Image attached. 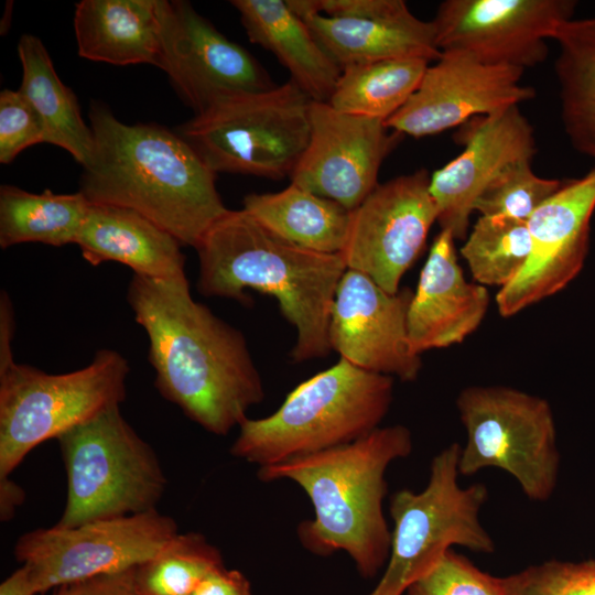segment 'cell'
<instances>
[{
    "label": "cell",
    "mask_w": 595,
    "mask_h": 595,
    "mask_svg": "<svg viewBox=\"0 0 595 595\" xmlns=\"http://www.w3.org/2000/svg\"><path fill=\"white\" fill-rule=\"evenodd\" d=\"M421 169L378 184L350 215L342 257L389 293L423 251L437 209Z\"/></svg>",
    "instance_id": "obj_12"
},
{
    "label": "cell",
    "mask_w": 595,
    "mask_h": 595,
    "mask_svg": "<svg viewBox=\"0 0 595 595\" xmlns=\"http://www.w3.org/2000/svg\"><path fill=\"white\" fill-rule=\"evenodd\" d=\"M392 399V377L340 358L298 385L272 414L247 418L230 453L259 468L345 445L378 429Z\"/></svg>",
    "instance_id": "obj_5"
},
{
    "label": "cell",
    "mask_w": 595,
    "mask_h": 595,
    "mask_svg": "<svg viewBox=\"0 0 595 595\" xmlns=\"http://www.w3.org/2000/svg\"><path fill=\"white\" fill-rule=\"evenodd\" d=\"M501 595H595V560H551L498 577Z\"/></svg>",
    "instance_id": "obj_33"
},
{
    "label": "cell",
    "mask_w": 595,
    "mask_h": 595,
    "mask_svg": "<svg viewBox=\"0 0 595 595\" xmlns=\"http://www.w3.org/2000/svg\"><path fill=\"white\" fill-rule=\"evenodd\" d=\"M595 210V167L562 187L529 218V259L496 295L498 312L510 317L563 290L582 270Z\"/></svg>",
    "instance_id": "obj_17"
},
{
    "label": "cell",
    "mask_w": 595,
    "mask_h": 595,
    "mask_svg": "<svg viewBox=\"0 0 595 595\" xmlns=\"http://www.w3.org/2000/svg\"><path fill=\"white\" fill-rule=\"evenodd\" d=\"M197 291L207 298L251 303L246 290L273 296L295 328V363L332 350L328 323L337 285L347 270L340 253L316 252L277 236L242 208L228 209L195 247Z\"/></svg>",
    "instance_id": "obj_3"
},
{
    "label": "cell",
    "mask_w": 595,
    "mask_h": 595,
    "mask_svg": "<svg viewBox=\"0 0 595 595\" xmlns=\"http://www.w3.org/2000/svg\"><path fill=\"white\" fill-rule=\"evenodd\" d=\"M134 569L65 584L53 595H136Z\"/></svg>",
    "instance_id": "obj_36"
},
{
    "label": "cell",
    "mask_w": 595,
    "mask_h": 595,
    "mask_svg": "<svg viewBox=\"0 0 595 595\" xmlns=\"http://www.w3.org/2000/svg\"><path fill=\"white\" fill-rule=\"evenodd\" d=\"M575 7L573 0H445L432 22L441 52L524 71L547 58V40Z\"/></svg>",
    "instance_id": "obj_13"
},
{
    "label": "cell",
    "mask_w": 595,
    "mask_h": 595,
    "mask_svg": "<svg viewBox=\"0 0 595 595\" xmlns=\"http://www.w3.org/2000/svg\"><path fill=\"white\" fill-rule=\"evenodd\" d=\"M95 139L79 192L90 202L143 215L182 246L195 248L228 208L214 173L175 132L155 125H126L104 104L89 109Z\"/></svg>",
    "instance_id": "obj_2"
},
{
    "label": "cell",
    "mask_w": 595,
    "mask_h": 595,
    "mask_svg": "<svg viewBox=\"0 0 595 595\" xmlns=\"http://www.w3.org/2000/svg\"><path fill=\"white\" fill-rule=\"evenodd\" d=\"M158 67L167 74L195 115L225 98L277 86L247 50L226 37L183 0L162 1Z\"/></svg>",
    "instance_id": "obj_14"
},
{
    "label": "cell",
    "mask_w": 595,
    "mask_h": 595,
    "mask_svg": "<svg viewBox=\"0 0 595 595\" xmlns=\"http://www.w3.org/2000/svg\"><path fill=\"white\" fill-rule=\"evenodd\" d=\"M456 407L466 433L458 461L462 476L497 468L512 476L530 500L552 497L560 453L544 398L507 386H470L458 393Z\"/></svg>",
    "instance_id": "obj_10"
},
{
    "label": "cell",
    "mask_w": 595,
    "mask_h": 595,
    "mask_svg": "<svg viewBox=\"0 0 595 595\" xmlns=\"http://www.w3.org/2000/svg\"><path fill=\"white\" fill-rule=\"evenodd\" d=\"M163 0H82L74 29L78 54L112 65L158 66Z\"/></svg>",
    "instance_id": "obj_23"
},
{
    "label": "cell",
    "mask_w": 595,
    "mask_h": 595,
    "mask_svg": "<svg viewBox=\"0 0 595 595\" xmlns=\"http://www.w3.org/2000/svg\"><path fill=\"white\" fill-rule=\"evenodd\" d=\"M429 65L415 58L346 65L328 104L340 112L387 121L416 90Z\"/></svg>",
    "instance_id": "obj_29"
},
{
    "label": "cell",
    "mask_w": 595,
    "mask_h": 595,
    "mask_svg": "<svg viewBox=\"0 0 595 595\" xmlns=\"http://www.w3.org/2000/svg\"><path fill=\"white\" fill-rule=\"evenodd\" d=\"M412 451L407 426H379L351 443L259 467L257 476L264 483L291 480L310 498L314 517L296 528L305 550L318 556L344 551L359 575L371 578L386 566L391 545L386 473Z\"/></svg>",
    "instance_id": "obj_4"
},
{
    "label": "cell",
    "mask_w": 595,
    "mask_h": 595,
    "mask_svg": "<svg viewBox=\"0 0 595 595\" xmlns=\"http://www.w3.org/2000/svg\"><path fill=\"white\" fill-rule=\"evenodd\" d=\"M14 310L12 301L6 291L0 295V369L13 364V338L15 331Z\"/></svg>",
    "instance_id": "obj_38"
},
{
    "label": "cell",
    "mask_w": 595,
    "mask_h": 595,
    "mask_svg": "<svg viewBox=\"0 0 595 595\" xmlns=\"http://www.w3.org/2000/svg\"><path fill=\"white\" fill-rule=\"evenodd\" d=\"M178 533L170 516L152 510L22 534L15 559L25 566L39 595L65 584L121 573L154 556Z\"/></svg>",
    "instance_id": "obj_11"
},
{
    "label": "cell",
    "mask_w": 595,
    "mask_h": 595,
    "mask_svg": "<svg viewBox=\"0 0 595 595\" xmlns=\"http://www.w3.org/2000/svg\"><path fill=\"white\" fill-rule=\"evenodd\" d=\"M224 565L221 553L198 532L177 533L154 556L134 569L136 595H192Z\"/></svg>",
    "instance_id": "obj_31"
},
{
    "label": "cell",
    "mask_w": 595,
    "mask_h": 595,
    "mask_svg": "<svg viewBox=\"0 0 595 595\" xmlns=\"http://www.w3.org/2000/svg\"><path fill=\"white\" fill-rule=\"evenodd\" d=\"M67 496L58 527L156 510L166 478L151 447L120 405L62 434Z\"/></svg>",
    "instance_id": "obj_9"
},
{
    "label": "cell",
    "mask_w": 595,
    "mask_h": 595,
    "mask_svg": "<svg viewBox=\"0 0 595 595\" xmlns=\"http://www.w3.org/2000/svg\"><path fill=\"white\" fill-rule=\"evenodd\" d=\"M461 447L451 443L434 455L422 490L400 489L391 495L390 553L379 582L368 595H403L453 547L482 554L495 552L496 543L480 521L488 489L483 483L467 487L459 484Z\"/></svg>",
    "instance_id": "obj_6"
},
{
    "label": "cell",
    "mask_w": 595,
    "mask_h": 595,
    "mask_svg": "<svg viewBox=\"0 0 595 595\" xmlns=\"http://www.w3.org/2000/svg\"><path fill=\"white\" fill-rule=\"evenodd\" d=\"M45 142L42 118L20 90L0 93V163L9 164L24 149Z\"/></svg>",
    "instance_id": "obj_35"
},
{
    "label": "cell",
    "mask_w": 595,
    "mask_h": 595,
    "mask_svg": "<svg viewBox=\"0 0 595 595\" xmlns=\"http://www.w3.org/2000/svg\"><path fill=\"white\" fill-rule=\"evenodd\" d=\"M242 209L296 246L329 255L344 250L351 212L292 183L277 193L245 196Z\"/></svg>",
    "instance_id": "obj_25"
},
{
    "label": "cell",
    "mask_w": 595,
    "mask_h": 595,
    "mask_svg": "<svg viewBox=\"0 0 595 595\" xmlns=\"http://www.w3.org/2000/svg\"><path fill=\"white\" fill-rule=\"evenodd\" d=\"M192 595H253L249 580L238 570L226 566L210 572Z\"/></svg>",
    "instance_id": "obj_37"
},
{
    "label": "cell",
    "mask_w": 595,
    "mask_h": 595,
    "mask_svg": "<svg viewBox=\"0 0 595 595\" xmlns=\"http://www.w3.org/2000/svg\"><path fill=\"white\" fill-rule=\"evenodd\" d=\"M523 71L482 63L458 52H442L429 65L405 105L386 125L414 138L436 134L530 100L536 91L521 84Z\"/></svg>",
    "instance_id": "obj_16"
},
{
    "label": "cell",
    "mask_w": 595,
    "mask_h": 595,
    "mask_svg": "<svg viewBox=\"0 0 595 595\" xmlns=\"http://www.w3.org/2000/svg\"><path fill=\"white\" fill-rule=\"evenodd\" d=\"M316 41L340 66L387 60L436 62L442 52L432 21L416 18L405 1L374 18L310 14L302 18Z\"/></svg>",
    "instance_id": "obj_22"
},
{
    "label": "cell",
    "mask_w": 595,
    "mask_h": 595,
    "mask_svg": "<svg viewBox=\"0 0 595 595\" xmlns=\"http://www.w3.org/2000/svg\"><path fill=\"white\" fill-rule=\"evenodd\" d=\"M90 202L78 191L34 194L13 185L0 187V247L40 242L54 247L76 244Z\"/></svg>",
    "instance_id": "obj_28"
},
{
    "label": "cell",
    "mask_w": 595,
    "mask_h": 595,
    "mask_svg": "<svg viewBox=\"0 0 595 595\" xmlns=\"http://www.w3.org/2000/svg\"><path fill=\"white\" fill-rule=\"evenodd\" d=\"M251 43L271 52L313 101L328 102L342 67L285 0H232Z\"/></svg>",
    "instance_id": "obj_24"
},
{
    "label": "cell",
    "mask_w": 595,
    "mask_h": 595,
    "mask_svg": "<svg viewBox=\"0 0 595 595\" xmlns=\"http://www.w3.org/2000/svg\"><path fill=\"white\" fill-rule=\"evenodd\" d=\"M461 127L456 137L463 151L430 174L429 183L437 223L455 240L467 237L475 203L493 180L537 152L532 126L518 106L475 117Z\"/></svg>",
    "instance_id": "obj_19"
},
{
    "label": "cell",
    "mask_w": 595,
    "mask_h": 595,
    "mask_svg": "<svg viewBox=\"0 0 595 595\" xmlns=\"http://www.w3.org/2000/svg\"><path fill=\"white\" fill-rule=\"evenodd\" d=\"M25 493L23 488L13 482L10 476L0 477V519L3 522L10 521L15 510L24 501Z\"/></svg>",
    "instance_id": "obj_39"
},
{
    "label": "cell",
    "mask_w": 595,
    "mask_h": 595,
    "mask_svg": "<svg viewBox=\"0 0 595 595\" xmlns=\"http://www.w3.org/2000/svg\"><path fill=\"white\" fill-rule=\"evenodd\" d=\"M403 595H501L497 576L448 550L439 564L411 584Z\"/></svg>",
    "instance_id": "obj_34"
},
{
    "label": "cell",
    "mask_w": 595,
    "mask_h": 595,
    "mask_svg": "<svg viewBox=\"0 0 595 595\" xmlns=\"http://www.w3.org/2000/svg\"><path fill=\"white\" fill-rule=\"evenodd\" d=\"M0 595H37L31 585L25 566L21 565L1 583Z\"/></svg>",
    "instance_id": "obj_40"
},
{
    "label": "cell",
    "mask_w": 595,
    "mask_h": 595,
    "mask_svg": "<svg viewBox=\"0 0 595 595\" xmlns=\"http://www.w3.org/2000/svg\"><path fill=\"white\" fill-rule=\"evenodd\" d=\"M553 40L564 131L580 153L595 160V15L563 22Z\"/></svg>",
    "instance_id": "obj_27"
},
{
    "label": "cell",
    "mask_w": 595,
    "mask_h": 595,
    "mask_svg": "<svg viewBox=\"0 0 595 595\" xmlns=\"http://www.w3.org/2000/svg\"><path fill=\"white\" fill-rule=\"evenodd\" d=\"M76 245L91 266L112 261L150 279L187 280L180 241L130 208L90 203Z\"/></svg>",
    "instance_id": "obj_21"
},
{
    "label": "cell",
    "mask_w": 595,
    "mask_h": 595,
    "mask_svg": "<svg viewBox=\"0 0 595 595\" xmlns=\"http://www.w3.org/2000/svg\"><path fill=\"white\" fill-rule=\"evenodd\" d=\"M412 294L408 288L389 293L368 275L347 269L331 310V349L360 369L414 381L422 360L408 339Z\"/></svg>",
    "instance_id": "obj_18"
},
{
    "label": "cell",
    "mask_w": 595,
    "mask_h": 595,
    "mask_svg": "<svg viewBox=\"0 0 595 595\" xmlns=\"http://www.w3.org/2000/svg\"><path fill=\"white\" fill-rule=\"evenodd\" d=\"M530 252L528 221L502 216H480L461 247L476 283L500 289L518 277Z\"/></svg>",
    "instance_id": "obj_30"
},
{
    "label": "cell",
    "mask_w": 595,
    "mask_h": 595,
    "mask_svg": "<svg viewBox=\"0 0 595 595\" xmlns=\"http://www.w3.org/2000/svg\"><path fill=\"white\" fill-rule=\"evenodd\" d=\"M564 181L538 176L531 160L517 161L504 169L475 203L480 216L510 217L528 221L552 197Z\"/></svg>",
    "instance_id": "obj_32"
},
{
    "label": "cell",
    "mask_w": 595,
    "mask_h": 595,
    "mask_svg": "<svg viewBox=\"0 0 595 595\" xmlns=\"http://www.w3.org/2000/svg\"><path fill=\"white\" fill-rule=\"evenodd\" d=\"M127 301L149 338L160 394L205 431L227 435L264 399L241 331L191 295L187 280L133 274Z\"/></svg>",
    "instance_id": "obj_1"
},
{
    "label": "cell",
    "mask_w": 595,
    "mask_h": 595,
    "mask_svg": "<svg viewBox=\"0 0 595 595\" xmlns=\"http://www.w3.org/2000/svg\"><path fill=\"white\" fill-rule=\"evenodd\" d=\"M129 371L128 360L109 348L65 374L15 361L0 369V477L10 476L41 443L119 407Z\"/></svg>",
    "instance_id": "obj_7"
},
{
    "label": "cell",
    "mask_w": 595,
    "mask_h": 595,
    "mask_svg": "<svg viewBox=\"0 0 595 595\" xmlns=\"http://www.w3.org/2000/svg\"><path fill=\"white\" fill-rule=\"evenodd\" d=\"M312 98L293 80L225 98L176 129L214 173L290 176L311 131Z\"/></svg>",
    "instance_id": "obj_8"
},
{
    "label": "cell",
    "mask_w": 595,
    "mask_h": 595,
    "mask_svg": "<svg viewBox=\"0 0 595 595\" xmlns=\"http://www.w3.org/2000/svg\"><path fill=\"white\" fill-rule=\"evenodd\" d=\"M22 65L20 91L35 108L45 127V142L69 152L84 166L95 151V139L75 94L57 76L42 41L23 34L18 44Z\"/></svg>",
    "instance_id": "obj_26"
},
{
    "label": "cell",
    "mask_w": 595,
    "mask_h": 595,
    "mask_svg": "<svg viewBox=\"0 0 595 595\" xmlns=\"http://www.w3.org/2000/svg\"><path fill=\"white\" fill-rule=\"evenodd\" d=\"M452 232L435 236L407 315L411 350L423 351L462 343L482 324L488 306L485 285L468 282L458 263Z\"/></svg>",
    "instance_id": "obj_20"
},
{
    "label": "cell",
    "mask_w": 595,
    "mask_h": 595,
    "mask_svg": "<svg viewBox=\"0 0 595 595\" xmlns=\"http://www.w3.org/2000/svg\"><path fill=\"white\" fill-rule=\"evenodd\" d=\"M310 140L291 183L354 210L377 187L383 160L402 134L386 121L312 101Z\"/></svg>",
    "instance_id": "obj_15"
}]
</instances>
